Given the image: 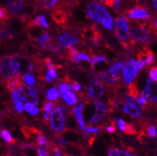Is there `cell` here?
Masks as SVG:
<instances>
[{"label":"cell","instance_id":"cell-29","mask_svg":"<svg viewBox=\"0 0 157 156\" xmlns=\"http://www.w3.org/2000/svg\"><path fill=\"white\" fill-rule=\"evenodd\" d=\"M109 65L110 62L109 61H98V63L94 65V67H92L93 69V71L94 73H96V72H104V71H107L109 69Z\"/></svg>","mask_w":157,"mask_h":156},{"label":"cell","instance_id":"cell-10","mask_svg":"<svg viewBox=\"0 0 157 156\" xmlns=\"http://www.w3.org/2000/svg\"><path fill=\"white\" fill-rule=\"evenodd\" d=\"M138 0H115L113 11L117 14L127 13L132 8L138 6Z\"/></svg>","mask_w":157,"mask_h":156},{"label":"cell","instance_id":"cell-28","mask_svg":"<svg viewBox=\"0 0 157 156\" xmlns=\"http://www.w3.org/2000/svg\"><path fill=\"white\" fill-rule=\"evenodd\" d=\"M62 99L68 105H74L78 102V100L77 98V96L75 95V93L70 91L64 93L62 95Z\"/></svg>","mask_w":157,"mask_h":156},{"label":"cell","instance_id":"cell-15","mask_svg":"<svg viewBox=\"0 0 157 156\" xmlns=\"http://www.w3.org/2000/svg\"><path fill=\"white\" fill-rule=\"evenodd\" d=\"M6 9L12 14H18L23 10L25 7V0H8Z\"/></svg>","mask_w":157,"mask_h":156},{"label":"cell","instance_id":"cell-20","mask_svg":"<svg viewBox=\"0 0 157 156\" xmlns=\"http://www.w3.org/2000/svg\"><path fill=\"white\" fill-rule=\"evenodd\" d=\"M84 105H85V102H82L79 106L75 107L73 109H71L72 114L74 115L76 120L78 121L80 128H81V130L82 131H84L85 128H86V127H85V121H84L83 116H82V109H83Z\"/></svg>","mask_w":157,"mask_h":156},{"label":"cell","instance_id":"cell-39","mask_svg":"<svg viewBox=\"0 0 157 156\" xmlns=\"http://www.w3.org/2000/svg\"><path fill=\"white\" fill-rule=\"evenodd\" d=\"M38 156H50V150L46 146H40L37 149Z\"/></svg>","mask_w":157,"mask_h":156},{"label":"cell","instance_id":"cell-18","mask_svg":"<svg viewBox=\"0 0 157 156\" xmlns=\"http://www.w3.org/2000/svg\"><path fill=\"white\" fill-rule=\"evenodd\" d=\"M42 47L47 51L54 53H59L61 51V46L58 43V39L54 38V36H50V38L42 45Z\"/></svg>","mask_w":157,"mask_h":156},{"label":"cell","instance_id":"cell-37","mask_svg":"<svg viewBox=\"0 0 157 156\" xmlns=\"http://www.w3.org/2000/svg\"><path fill=\"white\" fill-rule=\"evenodd\" d=\"M146 132L150 138H156L157 137L156 127L153 125H148L146 129Z\"/></svg>","mask_w":157,"mask_h":156},{"label":"cell","instance_id":"cell-21","mask_svg":"<svg viewBox=\"0 0 157 156\" xmlns=\"http://www.w3.org/2000/svg\"><path fill=\"white\" fill-rule=\"evenodd\" d=\"M25 95L27 98V102H31L35 105H38V92L36 88L32 86H27L25 88Z\"/></svg>","mask_w":157,"mask_h":156},{"label":"cell","instance_id":"cell-16","mask_svg":"<svg viewBox=\"0 0 157 156\" xmlns=\"http://www.w3.org/2000/svg\"><path fill=\"white\" fill-rule=\"evenodd\" d=\"M58 43L62 47L68 48L78 42V38L75 35H72L68 33H63L57 38Z\"/></svg>","mask_w":157,"mask_h":156},{"label":"cell","instance_id":"cell-50","mask_svg":"<svg viewBox=\"0 0 157 156\" xmlns=\"http://www.w3.org/2000/svg\"><path fill=\"white\" fill-rule=\"evenodd\" d=\"M137 102H138V104H139V105L142 107V108H143V107H146L147 105V101H146L145 98H144L142 96H140V97H138Z\"/></svg>","mask_w":157,"mask_h":156},{"label":"cell","instance_id":"cell-26","mask_svg":"<svg viewBox=\"0 0 157 156\" xmlns=\"http://www.w3.org/2000/svg\"><path fill=\"white\" fill-rule=\"evenodd\" d=\"M96 76H97L99 79L102 80V81H104L107 84H114L118 81L117 79H116L115 77L112 75L111 73L109 72V70H107V71L104 72H100V73H97Z\"/></svg>","mask_w":157,"mask_h":156},{"label":"cell","instance_id":"cell-51","mask_svg":"<svg viewBox=\"0 0 157 156\" xmlns=\"http://www.w3.org/2000/svg\"><path fill=\"white\" fill-rule=\"evenodd\" d=\"M108 156H119L118 149L115 148V147H111V148L109 150V152H108Z\"/></svg>","mask_w":157,"mask_h":156},{"label":"cell","instance_id":"cell-2","mask_svg":"<svg viewBox=\"0 0 157 156\" xmlns=\"http://www.w3.org/2000/svg\"><path fill=\"white\" fill-rule=\"evenodd\" d=\"M116 35L121 42H126L129 39L130 29L129 22L125 17H119L116 18Z\"/></svg>","mask_w":157,"mask_h":156},{"label":"cell","instance_id":"cell-8","mask_svg":"<svg viewBox=\"0 0 157 156\" xmlns=\"http://www.w3.org/2000/svg\"><path fill=\"white\" fill-rule=\"evenodd\" d=\"M70 13L59 7L54 8V10L51 12V17L53 21L57 25L64 28L67 26L66 24L70 21Z\"/></svg>","mask_w":157,"mask_h":156},{"label":"cell","instance_id":"cell-49","mask_svg":"<svg viewBox=\"0 0 157 156\" xmlns=\"http://www.w3.org/2000/svg\"><path fill=\"white\" fill-rule=\"evenodd\" d=\"M48 71L50 73V76L53 79H56L58 77V73L56 72V69L54 66H51V67L48 68Z\"/></svg>","mask_w":157,"mask_h":156},{"label":"cell","instance_id":"cell-22","mask_svg":"<svg viewBox=\"0 0 157 156\" xmlns=\"http://www.w3.org/2000/svg\"><path fill=\"white\" fill-rule=\"evenodd\" d=\"M19 150L22 155L38 156L36 146L34 143H22L19 146Z\"/></svg>","mask_w":157,"mask_h":156},{"label":"cell","instance_id":"cell-32","mask_svg":"<svg viewBox=\"0 0 157 156\" xmlns=\"http://www.w3.org/2000/svg\"><path fill=\"white\" fill-rule=\"evenodd\" d=\"M10 19V15L7 10L3 6H0V25H3Z\"/></svg>","mask_w":157,"mask_h":156},{"label":"cell","instance_id":"cell-34","mask_svg":"<svg viewBox=\"0 0 157 156\" xmlns=\"http://www.w3.org/2000/svg\"><path fill=\"white\" fill-rule=\"evenodd\" d=\"M1 135H2V139L6 141V143H10V144H14L16 143V139L11 136L10 133L7 130H2L1 131Z\"/></svg>","mask_w":157,"mask_h":156},{"label":"cell","instance_id":"cell-58","mask_svg":"<svg viewBox=\"0 0 157 156\" xmlns=\"http://www.w3.org/2000/svg\"><path fill=\"white\" fill-rule=\"evenodd\" d=\"M68 156H70V155H68ZM71 156H76V155H71Z\"/></svg>","mask_w":157,"mask_h":156},{"label":"cell","instance_id":"cell-55","mask_svg":"<svg viewBox=\"0 0 157 156\" xmlns=\"http://www.w3.org/2000/svg\"><path fill=\"white\" fill-rule=\"evenodd\" d=\"M140 2L142 3V6H145V7H149L148 6V5H147V2H148V0H140Z\"/></svg>","mask_w":157,"mask_h":156},{"label":"cell","instance_id":"cell-60","mask_svg":"<svg viewBox=\"0 0 157 156\" xmlns=\"http://www.w3.org/2000/svg\"><path fill=\"white\" fill-rule=\"evenodd\" d=\"M0 44H1V42H0Z\"/></svg>","mask_w":157,"mask_h":156},{"label":"cell","instance_id":"cell-40","mask_svg":"<svg viewBox=\"0 0 157 156\" xmlns=\"http://www.w3.org/2000/svg\"><path fill=\"white\" fill-rule=\"evenodd\" d=\"M23 81L26 85H30V86L34 85V83H35V79H34V77L32 75H30V74H24Z\"/></svg>","mask_w":157,"mask_h":156},{"label":"cell","instance_id":"cell-59","mask_svg":"<svg viewBox=\"0 0 157 156\" xmlns=\"http://www.w3.org/2000/svg\"><path fill=\"white\" fill-rule=\"evenodd\" d=\"M132 156H136V155H132Z\"/></svg>","mask_w":157,"mask_h":156},{"label":"cell","instance_id":"cell-24","mask_svg":"<svg viewBox=\"0 0 157 156\" xmlns=\"http://www.w3.org/2000/svg\"><path fill=\"white\" fill-rule=\"evenodd\" d=\"M26 25H32V26H38V27H44V28H50V23L47 22L46 17L45 14H41V15L37 16L34 19H32L29 23Z\"/></svg>","mask_w":157,"mask_h":156},{"label":"cell","instance_id":"cell-33","mask_svg":"<svg viewBox=\"0 0 157 156\" xmlns=\"http://www.w3.org/2000/svg\"><path fill=\"white\" fill-rule=\"evenodd\" d=\"M147 25H148V28L151 33L154 34L157 39V16H155L151 18L149 22H147Z\"/></svg>","mask_w":157,"mask_h":156},{"label":"cell","instance_id":"cell-12","mask_svg":"<svg viewBox=\"0 0 157 156\" xmlns=\"http://www.w3.org/2000/svg\"><path fill=\"white\" fill-rule=\"evenodd\" d=\"M15 56L19 64L20 73L24 75V74L34 73V64L29 57L24 55H19V54H17Z\"/></svg>","mask_w":157,"mask_h":156},{"label":"cell","instance_id":"cell-17","mask_svg":"<svg viewBox=\"0 0 157 156\" xmlns=\"http://www.w3.org/2000/svg\"><path fill=\"white\" fill-rule=\"evenodd\" d=\"M96 107L95 104L94 102H91L90 101H86L85 102V105L82 109V116L84 117L85 120L89 123V121L94 116V113H95Z\"/></svg>","mask_w":157,"mask_h":156},{"label":"cell","instance_id":"cell-9","mask_svg":"<svg viewBox=\"0 0 157 156\" xmlns=\"http://www.w3.org/2000/svg\"><path fill=\"white\" fill-rule=\"evenodd\" d=\"M128 17L134 20H147L151 17L148 8L144 6H136L126 13Z\"/></svg>","mask_w":157,"mask_h":156},{"label":"cell","instance_id":"cell-42","mask_svg":"<svg viewBox=\"0 0 157 156\" xmlns=\"http://www.w3.org/2000/svg\"><path fill=\"white\" fill-rule=\"evenodd\" d=\"M149 77L151 80L157 81V65H154L149 69Z\"/></svg>","mask_w":157,"mask_h":156},{"label":"cell","instance_id":"cell-30","mask_svg":"<svg viewBox=\"0 0 157 156\" xmlns=\"http://www.w3.org/2000/svg\"><path fill=\"white\" fill-rule=\"evenodd\" d=\"M46 97V99L49 101H58V97H59V92L56 88H50L48 89Z\"/></svg>","mask_w":157,"mask_h":156},{"label":"cell","instance_id":"cell-48","mask_svg":"<svg viewBox=\"0 0 157 156\" xmlns=\"http://www.w3.org/2000/svg\"><path fill=\"white\" fill-rule=\"evenodd\" d=\"M117 123H118V127H119L120 130L122 131H124V130H125L126 128V123L124 121V120H122V119L121 118L118 119Z\"/></svg>","mask_w":157,"mask_h":156},{"label":"cell","instance_id":"cell-46","mask_svg":"<svg viewBox=\"0 0 157 156\" xmlns=\"http://www.w3.org/2000/svg\"><path fill=\"white\" fill-rule=\"evenodd\" d=\"M53 107H54V104L53 103H51V102H46V104L44 105L42 109L45 112L50 113L51 112L52 108H53Z\"/></svg>","mask_w":157,"mask_h":156},{"label":"cell","instance_id":"cell-47","mask_svg":"<svg viewBox=\"0 0 157 156\" xmlns=\"http://www.w3.org/2000/svg\"><path fill=\"white\" fill-rule=\"evenodd\" d=\"M36 107V105L34 104L31 103V102H26V104L24 105V109L27 112L30 113L33 109Z\"/></svg>","mask_w":157,"mask_h":156},{"label":"cell","instance_id":"cell-38","mask_svg":"<svg viewBox=\"0 0 157 156\" xmlns=\"http://www.w3.org/2000/svg\"><path fill=\"white\" fill-rule=\"evenodd\" d=\"M36 143L39 146H46L48 143V140L46 137L45 136V135L42 133H40L38 135L37 139H36Z\"/></svg>","mask_w":157,"mask_h":156},{"label":"cell","instance_id":"cell-44","mask_svg":"<svg viewBox=\"0 0 157 156\" xmlns=\"http://www.w3.org/2000/svg\"><path fill=\"white\" fill-rule=\"evenodd\" d=\"M78 59L80 62V61H90L91 58L90 57V56L86 54V53H79L78 54Z\"/></svg>","mask_w":157,"mask_h":156},{"label":"cell","instance_id":"cell-14","mask_svg":"<svg viewBox=\"0 0 157 156\" xmlns=\"http://www.w3.org/2000/svg\"><path fill=\"white\" fill-rule=\"evenodd\" d=\"M23 78H22V75L20 73L18 74H14L10 78L6 80V88L8 91L13 92L18 90L20 88L23 86Z\"/></svg>","mask_w":157,"mask_h":156},{"label":"cell","instance_id":"cell-23","mask_svg":"<svg viewBox=\"0 0 157 156\" xmlns=\"http://www.w3.org/2000/svg\"><path fill=\"white\" fill-rule=\"evenodd\" d=\"M99 3L96 1H91L88 3L86 10H87V16L92 20L98 22V7Z\"/></svg>","mask_w":157,"mask_h":156},{"label":"cell","instance_id":"cell-3","mask_svg":"<svg viewBox=\"0 0 157 156\" xmlns=\"http://www.w3.org/2000/svg\"><path fill=\"white\" fill-rule=\"evenodd\" d=\"M50 125L53 130L62 132L66 127V116L62 114L59 108H55L52 111L50 119Z\"/></svg>","mask_w":157,"mask_h":156},{"label":"cell","instance_id":"cell-41","mask_svg":"<svg viewBox=\"0 0 157 156\" xmlns=\"http://www.w3.org/2000/svg\"><path fill=\"white\" fill-rule=\"evenodd\" d=\"M58 88H59V91L60 93L63 95L64 93H67L70 90V86L69 85L68 83H65V82H62V83L59 84L58 85Z\"/></svg>","mask_w":157,"mask_h":156},{"label":"cell","instance_id":"cell-4","mask_svg":"<svg viewBox=\"0 0 157 156\" xmlns=\"http://www.w3.org/2000/svg\"><path fill=\"white\" fill-rule=\"evenodd\" d=\"M141 96L147 101H151L155 105L157 108V82L147 77L145 88L141 91Z\"/></svg>","mask_w":157,"mask_h":156},{"label":"cell","instance_id":"cell-27","mask_svg":"<svg viewBox=\"0 0 157 156\" xmlns=\"http://www.w3.org/2000/svg\"><path fill=\"white\" fill-rule=\"evenodd\" d=\"M66 129H70V130H74L77 131L78 128V123L76 120L75 118L72 115L71 110L68 112L67 116L66 117Z\"/></svg>","mask_w":157,"mask_h":156},{"label":"cell","instance_id":"cell-7","mask_svg":"<svg viewBox=\"0 0 157 156\" xmlns=\"http://www.w3.org/2000/svg\"><path fill=\"white\" fill-rule=\"evenodd\" d=\"M105 86L100 81L93 79L88 86V97L94 100H99L105 93Z\"/></svg>","mask_w":157,"mask_h":156},{"label":"cell","instance_id":"cell-31","mask_svg":"<svg viewBox=\"0 0 157 156\" xmlns=\"http://www.w3.org/2000/svg\"><path fill=\"white\" fill-rule=\"evenodd\" d=\"M139 89H138L137 85L135 82H132L131 84H129L128 88V95L134 97V98H136V97H139Z\"/></svg>","mask_w":157,"mask_h":156},{"label":"cell","instance_id":"cell-6","mask_svg":"<svg viewBox=\"0 0 157 156\" xmlns=\"http://www.w3.org/2000/svg\"><path fill=\"white\" fill-rule=\"evenodd\" d=\"M94 104H95L96 107L95 113H94V116L92 117L91 120L89 121L90 125L100 124L104 119L105 118L106 114H108V111H109L108 105L102 101H96V102H94Z\"/></svg>","mask_w":157,"mask_h":156},{"label":"cell","instance_id":"cell-54","mask_svg":"<svg viewBox=\"0 0 157 156\" xmlns=\"http://www.w3.org/2000/svg\"><path fill=\"white\" fill-rule=\"evenodd\" d=\"M38 112H39V108H38V107H35V108L30 112V114L31 115V116H36V115L38 114Z\"/></svg>","mask_w":157,"mask_h":156},{"label":"cell","instance_id":"cell-19","mask_svg":"<svg viewBox=\"0 0 157 156\" xmlns=\"http://www.w3.org/2000/svg\"><path fill=\"white\" fill-rule=\"evenodd\" d=\"M21 49L25 54L30 56L32 58L35 57L40 53L39 49L33 42H24L23 44H22Z\"/></svg>","mask_w":157,"mask_h":156},{"label":"cell","instance_id":"cell-5","mask_svg":"<svg viewBox=\"0 0 157 156\" xmlns=\"http://www.w3.org/2000/svg\"><path fill=\"white\" fill-rule=\"evenodd\" d=\"M140 71L136 67V61L132 58H129L126 62L123 71L124 81L127 85L131 84Z\"/></svg>","mask_w":157,"mask_h":156},{"label":"cell","instance_id":"cell-43","mask_svg":"<svg viewBox=\"0 0 157 156\" xmlns=\"http://www.w3.org/2000/svg\"><path fill=\"white\" fill-rule=\"evenodd\" d=\"M14 108H15L16 112H17L18 113H22L24 108L23 102H22V101H18V102L14 103Z\"/></svg>","mask_w":157,"mask_h":156},{"label":"cell","instance_id":"cell-36","mask_svg":"<svg viewBox=\"0 0 157 156\" xmlns=\"http://www.w3.org/2000/svg\"><path fill=\"white\" fill-rule=\"evenodd\" d=\"M13 38V36L10 32L4 29H0V41H7Z\"/></svg>","mask_w":157,"mask_h":156},{"label":"cell","instance_id":"cell-45","mask_svg":"<svg viewBox=\"0 0 157 156\" xmlns=\"http://www.w3.org/2000/svg\"><path fill=\"white\" fill-rule=\"evenodd\" d=\"M72 89L77 93H79L81 91V89H82V84L80 83L79 81H73V82H72Z\"/></svg>","mask_w":157,"mask_h":156},{"label":"cell","instance_id":"cell-1","mask_svg":"<svg viewBox=\"0 0 157 156\" xmlns=\"http://www.w3.org/2000/svg\"><path fill=\"white\" fill-rule=\"evenodd\" d=\"M148 25L147 22H135L134 26H131V42L128 43L130 47L136 46L139 43L143 46H150L152 42V38L151 35Z\"/></svg>","mask_w":157,"mask_h":156},{"label":"cell","instance_id":"cell-56","mask_svg":"<svg viewBox=\"0 0 157 156\" xmlns=\"http://www.w3.org/2000/svg\"><path fill=\"white\" fill-rule=\"evenodd\" d=\"M152 2H153L154 9L157 11V0H152Z\"/></svg>","mask_w":157,"mask_h":156},{"label":"cell","instance_id":"cell-25","mask_svg":"<svg viewBox=\"0 0 157 156\" xmlns=\"http://www.w3.org/2000/svg\"><path fill=\"white\" fill-rule=\"evenodd\" d=\"M123 66V61H117V62H114V63L111 65V67L109 68V72L111 73L112 75L116 79L120 80V78H121V73L122 71Z\"/></svg>","mask_w":157,"mask_h":156},{"label":"cell","instance_id":"cell-13","mask_svg":"<svg viewBox=\"0 0 157 156\" xmlns=\"http://www.w3.org/2000/svg\"><path fill=\"white\" fill-rule=\"evenodd\" d=\"M0 73L6 80L14 75L11 66V57L4 56L0 59Z\"/></svg>","mask_w":157,"mask_h":156},{"label":"cell","instance_id":"cell-52","mask_svg":"<svg viewBox=\"0 0 157 156\" xmlns=\"http://www.w3.org/2000/svg\"><path fill=\"white\" fill-rule=\"evenodd\" d=\"M114 2H115V0H105L104 3L107 6L111 8V7H113Z\"/></svg>","mask_w":157,"mask_h":156},{"label":"cell","instance_id":"cell-11","mask_svg":"<svg viewBox=\"0 0 157 156\" xmlns=\"http://www.w3.org/2000/svg\"><path fill=\"white\" fill-rule=\"evenodd\" d=\"M98 22L101 23L104 28H105L108 30H112L113 29V18L108 12L105 8L101 5H98Z\"/></svg>","mask_w":157,"mask_h":156},{"label":"cell","instance_id":"cell-53","mask_svg":"<svg viewBox=\"0 0 157 156\" xmlns=\"http://www.w3.org/2000/svg\"><path fill=\"white\" fill-rule=\"evenodd\" d=\"M118 153H119V156H132V154L128 153L125 150H118Z\"/></svg>","mask_w":157,"mask_h":156},{"label":"cell","instance_id":"cell-35","mask_svg":"<svg viewBox=\"0 0 157 156\" xmlns=\"http://www.w3.org/2000/svg\"><path fill=\"white\" fill-rule=\"evenodd\" d=\"M50 38V34H49L48 32L45 31L38 36L37 40H36V42H37L38 45H40V46H42V45H43V44L45 43V42H46Z\"/></svg>","mask_w":157,"mask_h":156},{"label":"cell","instance_id":"cell-57","mask_svg":"<svg viewBox=\"0 0 157 156\" xmlns=\"http://www.w3.org/2000/svg\"><path fill=\"white\" fill-rule=\"evenodd\" d=\"M0 134H1V129H0Z\"/></svg>","mask_w":157,"mask_h":156}]
</instances>
